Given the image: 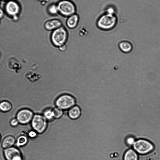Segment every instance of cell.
Listing matches in <instances>:
<instances>
[{"instance_id":"12","label":"cell","mask_w":160,"mask_h":160,"mask_svg":"<svg viewBox=\"0 0 160 160\" xmlns=\"http://www.w3.org/2000/svg\"><path fill=\"white\" fill-rule=\"evenodd\" d=\"M68 115L71 119H78L81 116L82 111L78 106L75 105L68 110Z\"/></svg>"},{"instance_id":"14","label":"cell","mask_w":160,"mask_h":160,"mask_svg":"<svg viewBox=\"0 0 160 160\" xmlns=\"http://www.w3.org/2000/svg\"><path fill=\"white\" fill-rule=\"evenodd\" d=\"M119 49L123 52L128 53L131 52L132 50L133 46L130 42L123 40L120 42L118 44Z\"/></svg>"},{"instance_id":"10","label":"cell","mask_w":160,"mask_h":160,"mask_svg":"<svg viewBox=\"0 0 160 160\" xmlns=\"http://www.w3.org/2000/svg\"><path fill=\"white\" fill-rule=\"evenodd\" d=\"M6 10L7 13L11 15H15L19 11V7L18 4L13 1H10L6 4Z\"/></svg>"},{"instance_id":"1","label":"cell","mask_w":160,"mask_h":160,"mask_svg":"<svg viewBox=\"0 0 160 160\" xmlns=\"http://www.w3.org/2000/svg\"><path fill=\"white\" fill-rule=\"evenodd\" d=\"M117 22V18L114 14L106 12L102 15L97 22L98 27L104 31H108L113 29Z\"/></svg>"},{"instance_id":"25","label":"cell","mask_w":160,"mask_h":160,"mask_svg":"<svg viewBox=\"0 0 160 160\" xmlns=\"http://www.w3.org/2000/svg\"><path fill=\"white\" fill-rule=\"evenodd\" d=\"M2 140V136H1V134L0 133V144L1 143Z\"/></svg>"},{"instance_id":"13","label":"cell","mask_w":160,"mask_h":160,"mask_svg":"<svg viewBox=\"0 0 160 160\" xmlns=\"http://www.w3.org/2000/svg\"><path fill=\"white\" fill-rule=\"evenodd\" d=\"M79 20V16L77 14L72 15L68 17L66 22L67 26L70 29H74L77 26Z\"/></svg>"},{"instance_id":"20","label":"cell","mask_w":160,"mask_h":160,"mask_svg":"<svg viewBox=\"0 0 160 160\" xmlns=\"http://www.w3.org/2000/svg\"><path fill=\"white\" fill-rule=\"evenodd\" d=\"M52 109L54 113V119H59L63 116L64 113V111L56 107L52 108Z\"/></svg>"},{"instance_id":"5","label":"cell","mask_w":160,"mask_h":160,"mask_svg":"<svg viewBox=\"0 0 160 160\" xmlns=\"http://www.w3.org/2000/svg\"><path fill=\"white\" fill-rule=\"evenodd\" d=\"M57 5L59 13L64 16L68 17L75 13L76 8L75 5L69 0H61Z\"/></svg>"},{"instance_id":"19","label":"cell","mask_w":160,"mask_h":160,"mask_svg":"<svg viewBox=\"0 0 160 160\" xmlns=\"http://www.w3.org/2000/svg\"><path fill=\"white\" fill-rule=\"evenodd\" d=\"M48 13L51 15H55L59 13L57 4L52 3L49 5L47 8Z\"/></svg>"},{"instance_id":"16","label":"cell","mask_w":160,"mask_h":160,"mask_svg":"<svg viewBox=\"0 0 160 160\" xmlns=\"http://www.w3.org/2000/svg\"><path fill=\"white\" fill-rule=\"evenodd\" d=\"M12 104L8 100H3L0 102V111L3 112H7L12 108Z\"/></svg>"},{"instance_id":"7","label":"cell","mask_w":160,"mask_h":160,"mask_svg":"<svg viewBox=\"0 0 160 160\" xmlns=\"http://www.w3.org/2000/svg\"><path fill=\"white\" fill-rule=\"evenodd\" d=\"M3 153L5 160H24V156L21 151L14 146L3 149Z\"/></svg>"},{"instance_id":"15","label":"cell","mask_w":160,"mask_h":160,"mask_svg":"<svg viewBox=\"0 0 160 160\" xmlns=\"http://www.w3.org/2000/svg\"><path fill=\"white\" fill-rule=\"evenodd\" d=\"M29 138L27 135H21L18 136L16 139L14 146L20 148L26 146L29 141Z\"/></svg>"},{"instance_id":"4","label":"cell","mask_w":160,"mask_h":160,"mask_svg":"<svg viewBox=\"0 0 160 160\" xmlns=\"http://www.w3.org/2000/svg\"><path fill=\"white\" fill-rule=\"evenodd\" d=\"M30 124L33 130L38 134H42L46 130L48 122L42 114H36L34 115Z\"/></svg>"},{"instance_id":"21","label":"cell","mask_w":160,"mask_h":160,"mask_svg":"<svg viewBox=\"0 0 160 160\" xmlns=\"http://www.w3.org/2000/svg\"><path fill=\"white\" fill-rule=\"evenodd\" d=\"M38 135V134L32 129L30 130L28 133V136L29 138L31 139H35L37 138Z\"/></svg>"},{"instance_id":"11","label":"cell","mask_w":160,"mask_h":160,"mask_svg":"<svg viewBox=\"0 0 160 160\" xmlns=\"http://www.w3.org/2000/svg\"><path fill=\"white\" fill-rule=\"evenodd\" d=\"M16 139L12 135H8L2 140L0 145L3 149L12 147L14 146Z\"/></svg>"},{"instance_id":"8","label":"cell","mask_w":160,"mask_h":160,"mask_svg":"<svg viewBox=\"0 0 160 160\" xmlns=\"http://www.w3.org/2000/svg\"><path fill=\"white\" fill-rule=\"evenodd\" d=\"M133 148L135 151L141 154L147 153L153 148L152 144L149 142L144 139H139L135 142Z\"/></svg>"},{"instance_id":"22","label":"cell","mask_w":160,"mask_h":160,"mask_svg":"<svg viewBox=\"0 0 160 160\" xmlns=\"http://www.w3.org/2000/svg\"><path fill=\"white\" fill-rule=\"evenodd\" d=\"M10 124L11 127L15 128L18 126L20 124L17 119L15 118L10 120Z\"/></svg>"},{"instance_id":"17","label":"cell","mask_w":160,"mask_h":160,"mask_svg":"<svg viewBox=\"0 0 160 160\" xmlns=\"http://www.w3.org/2000/svg\"><path fill=\"white\" fill-rule=\"evenodd\" d=\"M123 160H138V155L135 151L130 149L126 152Z\"/></svg>"},{"instance_id":"18","label":"cell","mask_w":160,"mask_h":160,"mask_svg":"<svg viewBox=\"0 0 160 160\" xmlns=\"http://www.w3.org/2000/svg\"><path fill=\"white\" fill-rule=\"evenodd\" d=\"M42 115L48 122L52 121L55 119L52 108H48L45 109Z\"/></svg>"},{"instance_id":"3","label":"cell","mask_w":160,"mask_h":160,"mask_svg":"<svg viewBox=\"0 0 160 160\" xmlns=\"http://www.w3.org/2000/svg\"><path fill=\"white\" fill-rule=\"evenodd\" d=\"M76 105L75 98L72 95L67 93L59 96L55 102L56 107L64 111L68 110Z\"/></svg>"},{"instance_id":"24","label":"cell","mask_w":160,"mask_h":160,"mask_svg":"<svg viewBox=\"0 0 160 160\" xmlns=\"http://www.w3.org/2000/svg\"><path fill=\"white\" fill-rule=\"evenodd\" d=\"M4 12L0 8V18H2L4 16Z\"/></svg>"},{"instance_id":"26","label":"cell","mask_w":160,"mask_h":160,"mask_svg":"<svg viewBox=\"0 0 160 160\" xmlns=\"http://www.w3.org/2000/svg\"></svg>"},{"instance_id":"6","label":"cell","mask_w":160,"mask_h":160,"mask_svg":"<svg viewBox=\"0 0 160 160\" xmlns=\"http://www.w3.org/2000/svg\"><path fill=\"white\" fill-rule=\"evenodd\" d=\"M34 115L33 112L31 109L23 108L17 112L16 118L20 124L25 125L30 123Z\"/></svg>"},{"instance_id":"9","label":"cell","mask_w":160,"mask_h":160,"mask_svg":"<svg viewBox=\"0 0 160 160\" xmlns=\"http://www.w3.org/2000/svg\"><path fill=\"white\" fill-rule=\"evenodd\" d=\"M62 21L58 19H54L47 21L44 24V28L48 31L53 30L62 26Z\"/></svg>"},{"instance_id":"23","label":"cell","mask_w":160,"mask_h":160,"mask_svg":"<svg viewBox=\"0 0 160 160\" xmlns=\"http://www.w3.org/2000/svg\"><path fill=\"white\" fill-rule=\"evenodd\" d=\"M135 142L134 138L132 137L128 138L127 139V142L129 145L133 144Z\"/></svg>"},{"instance_id":"2","label":"cell","mask_w":160,"mask_h":160,"mask_svg":"<svg viewBox=\"0 0 160 160\" xmlns=\"http://www.w3.org/2000/svg\"><path fill=\"white\" fill-rule=\"evenodd\" d=\"M68 37V32L62 26L52 31L50 35V39L52 44L57 47L65 44Z\"/></svg>"}]
</instances>
